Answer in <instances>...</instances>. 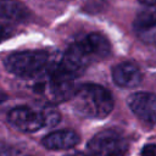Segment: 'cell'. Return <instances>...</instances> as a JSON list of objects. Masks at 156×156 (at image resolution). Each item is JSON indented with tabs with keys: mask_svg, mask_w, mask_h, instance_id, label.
Returning a JSON list of instances; mask_svg holds the SVG:
<instances>
[{
	"mask_svg": "<svg viewBox=\"0 0 156 156\" xmlns=\"http://www.w3.org/2000/svg\"><path fill=\"white\" fill-rule=\"evenodd\" d=\"M112 78L115 83L122 88H135L141 82V72L132 62H122L112 68Z\"/></svg>",
	"mask_w": 156,
	"mask_h": 156,
	"instance_id": "8",
	"label": "cell"
},
{
	"mask_svg": "<svg viewBox=\"0 0 156 156\" xmlns=\"http://www.w3.org/2000/svg\"><path fill=\"white\" fill-rule=\"evenodd\" d=\"M127 104L132 112L141 121L156 124V95L146 91L133 93L128 96Z\"/></svg>",
	"mask_w": 156,
	"mask_h": 156,
	"instance_id": "7",
	"label": "cell"
},
{
	"mask_svg": "<svg viewBox=\"0 0 156 156\" xmlns=\"http://www.w3.org/2000/svg\"><path fill=\"white\" fill-rule=\"evenodd\" d=\"M0 156H12V149L4 141H0Z\"/></svg>",
	"mask_w": 156,
	"mask_h": 156,
	"instance_id": "13",
	"label": "cell"
},
{
	"mask_svg": "<svg viewBox=\"0 0 156 156\" xmlns=\"http://www.w3.org/2000/svg\"><path fill=\"white\" fill-rule=\"evenodd\" d=\"M28 16V9L16 0H0V17L11 21H23Z\"/></svg>",
	"mask_w": 156,
	"mask_h": 156,
	"instance_id": "10",
	"label": "cell"
},
{
	"mask_svg": "<svg viewBox=\"0 0 156 156\" xmlns=\"http://www.w3.org/2000/svg\"><path fill=\"white\" fill-rule=\"evenodd\" d=\"M66 156H88L85 154H82V152H73V154H68Z\"/></svg>",
	"mask_w": 156,
	"mask_h": 156,
	"instance_id": "16",
	"label": "cell"
},
{
	"mask_svg": "<svg viewBox=\"0 0 156 156\" xmlns=\"http://www.w3.org/2000/svg\"><path fill=\"white\" fill-rule=\"evenodd\" d=\"M139 2L143 4V5H145V6H149V7L156 5V0H139Z\"/></svg>",
	"mask_w": 156,
	"mask_h": 156,
	"instance_id": "15",
	"label": "cell"
},
{
	"mask_svg": "<svg viewBox=\"0 0 156 156\" xmlns=\"http://www.w3.org/2000/svg\"><path fill=\"white\" fill-rule=\"evenodd\" d=\"M73 108L87 118H105L113 108V99L110 91L98 84H84L72 96Z\"/></svg>",
	"mask_w": 156,
	"mask_h": 156,
	"instance_id": "3",
	"label": "cell"
},
{
	"mask_svg": "<svg viewBox=\"0 0 156 156\" xmlns=\"http://www.w3.org/2000/svg\"><path fill=\"white\" fill-rule=\"evenodd\" d=\"M50 63V57L44 51H20L11 54L4 61L5 68L23 78H34Z\"/></svg>",
	"mask_w": 156,
	"mask_h": 156,
	"instance_id": "5",
	"label": "cell"
},
{
	"mask_svg": "<svg viewBox=\"0 0 156 156\" xmlns=\"http://www.w3.org/2000/svg\"><path fill=\"white\" fill-rule=\"evenodd\" d=\"M128 149L127 138L115 129L101 130L88 143L89 156H123Z\"/></svg>",
	"mask_w": 156,
	"mask_h": 156,
	"instance_id": "6",
	"label": "cell"
},
{
	"mask_svg": "<svg viewBox=\"0 0 156 156\" xmlns=\"http://www.w3.org/2000/svg\"><path fill=\"white\" fill-rule=\"evenodd\" d=\"M6 37H7V28L2 23H0V41L4 40Z\"/></svg>",
	"mask_w": 156,
	"mask_h": 156,
	"instance_id": "14",
	"label": "cell"
},
{
	"mask_svg": "<svg viewBox=\"0 0 156 156\" xmlns=\"http://www.w3.org/2000/svg\"><path fill=\"white\" fill-rule=\"evenodd\" d=\"M5 99V94H4V91L0 89V101H2Z\"/></svg>",
	"mask_w": 156,
	"mask_h": 156,
	"instance_id": "17",
	"label": "cell"
},
{
	"mask_svg": "<svg viewBox=\"0 0 156 156\" xmlns=\"http://www.w3.org/2000/svg\"><path fill=\"white\" fill-rule=\"evenodd\" d=\"M136 30H149L150 28L156 26V10L152 7L145 9L140 11L133 23Z\"/></svg>",
	"mask_w": 156,
	"mask_h": 156,
	"instance_id": "11",
	"label": "cell"
},
{
	"mask_svg": "<svg viewBox=\"0 0 156 156\" xmlns=\"http://www.w3.org/2000/svg\"><path fill=\"white\" fill-rule=\"evenodd\" d=\"M141 155L143 156H156V145L154 144L145 145L141 150Z\"/></svg>",
	"mask_w": 156,
	"mask_h": 156,
	"instance_id": "12",
	"label": "cell"
},
{
	"mask_svg": "<svg viewBox=\"0 0 156 156\" xmlns=\"http://www.w3.org/2000/svg\"><path fill=\"white\" fill-rule=\"evenodd\" d=\"M79 143V135L71 129H61L49 133L43 138V146L49 150H68Z\"/></svg>",
	"mask_w": 156,
	"mask_h": 156,
	"instance_id": "9",
	"label": "cell"
},
{
	"mask_svg": "<svg viewBox=\"0 0 156 156\" xmlns=\"http://www.w3.org/2000/svg\"><path fill=\"white\" fill-rule=\"evenodd\" d=\"M110 52L111 45L108 40L99 33H90L66 50L60 60V65L65 71L76 76L77 72L89 66L93 61L105 58Z\"/></svg>",
	"mask_w": 156,
	"mask_h": 156,
	"instance_id": "1",
	"label": "cell"
},
{
	"mask_svg": "<svg viewBox=\"0 0 156 156\" xmlns=\"http://www.w3.org/2000/svg\"><path fill=\"white\" fill-rule=\"evenodd\" d=\"M33 87L34 90L41 94L50 102H61L63 100L72 99L76 93L74 88V76L65 71L60 62L49 63L48 67L37 77Z\"/></svg>",
	"mask_w": 156,
	"mask_h": 156,
	"instance_id": "2",
	"label": "cell"
},
{
	"mask_svg": "<svg viewBox=\"0 0 156 156\" xmlns=\"http://www.w3.org/2000/svg\"><path fill=\"white\" fill-rule=\"evenodd\" d=\"M9 121L21 132L34 133L41 128L57 124L60 121V113L54 107L34 108L20 106L9 112Z\"/></svg>",
	"mask_w": 156,
	"mask_h": 156,
	"instance_id": "4",
	"label": "cell"
}]
</instances>
